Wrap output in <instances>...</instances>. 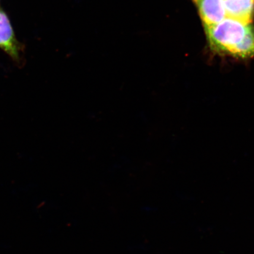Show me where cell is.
Wrapping results in <instances>:
<instances>
[{"instance_id":"1","label":"cell","mask_w":254,"mask_h":254,"mask_svg":"<svg viewBox=\"0 0 254 254\" xmlns=\"http://www.w3.org/2000/svg\"><path fill=\"white\" fill-rule=\"evenodd\" d=\"M249 25L226 17L213 26L205 27L212 49L218 53L229 55L232 50L243 40Z\"/></svg>"},{"instance_id":"2","label":"cell","mask_w":254,"mask_h":254,"mask_svg":"<svg viewBox=\"0 0 254 254\" xmlns=\"http://www.w3.org/2000/svg\"><path fill=\"white\" fill-rule=\"evenodd\" d=\"M0 48L16 62L20 61L21 48L15 39L7 14L1 9H0Z\"/></svg>"},{"instance_id":"3","label":"cell","mask_w":254,"mask_h":254,"mask_svg":"<svg viewBox=\"0 0 254 254\" xmlns=\"http://www.w3.org/2000/svg\"><path fill=\"white\" fill-rule=\"evenodd\" d=\"M196 3L205 28L213 26L227 17L224 0H198Z\"/></svg>"},{"instance_id":"4","label":"cell","mask_w":254,"mask_h":254,"mask_svg":"<svg viewBox=\"0 0 254 254\" xmlns=\"http://www.w3.org/2000/svg\"><path fill=\"white\" fill-rule=\"evenodd\" d=\"M227 17L244 24L252 23L254 14V0H224Z\"/></svg>"},{"instance_id":"5","label":"cell","mask_w":254,"mask_h":254,"mask_svg":"<svg viewBox=\"0 0 254 254\" xmlns=\"http://www.w3.org/2000/svg\"><path fill=\"white\" fill-rule=\"evenodd\" d=\"M229 55L242 59L254 57V28L252 25H248L243 40L232 50Z\"/></svg>"},{"instance_id":"6","label":"cell","mask_w":254,"mask_h":254,"mask_svg":"<svg viewBox=\"0 0 254 254\" xmlns=\"http://www.w3.org/2000/svg\"><path fill=\"white\" fill-rule=\"evenodd\" d=\"M193 1H194L195 2H196L198 1V0H193Z\"/></svg>"}]
</instances>
